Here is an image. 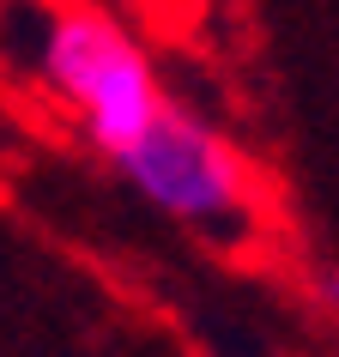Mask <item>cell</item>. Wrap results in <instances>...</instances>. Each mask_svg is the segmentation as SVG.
I'll return each mask as SVG.
<instances>
[{
	"instance_id": "6da1fadb",
	"label": "cell",
	"mask_w": 339,
	"mask_h": 357,
	"mask_svg": "<svg viewBox=\"0 0 339 357\" xmlns=\"http://www.w3.org/2000/svg\"><path fill=\"white\" fill-rule=\"evenodd\" d=\"M31 67H37V85L55 97V109L79 128V139L103 151L110 164L170 103L140 31L97 0L43 6L37 37H31Z\"/></svg>"
},
{
	"instance_id": "7a4b0ae2",
	"label": "cell",
	"mask_w": 339,
	"mask_h": 357,
	"mask_svg": "<svg viewBox=\"0 0 339 357\" xmlns=\"http://www.w3.org/2000/svg\"><path fill=\"white\" fill-rule=\"evenodd\" d=\"M115 169L164 218L206 230V236L243 230L248 212H255V176H248L243 151L206 115L182 109V103H164V115L115 158Z\"/></svg>"
},
{
	"instance_id": "3957f363",
	"label": "cell",
	"mask_w": 339,
	"mask_h": 357,
	"mask_svg": "<svg viewBox=\"0 0 339 357\" xmlns=\"http://www.w3.org/2000/svg\"><path fill=\"white\" fill-rule=\"evenodd\" d=\"M140 6H151V0H140Z\"/></svg>"
}]
</instances>
